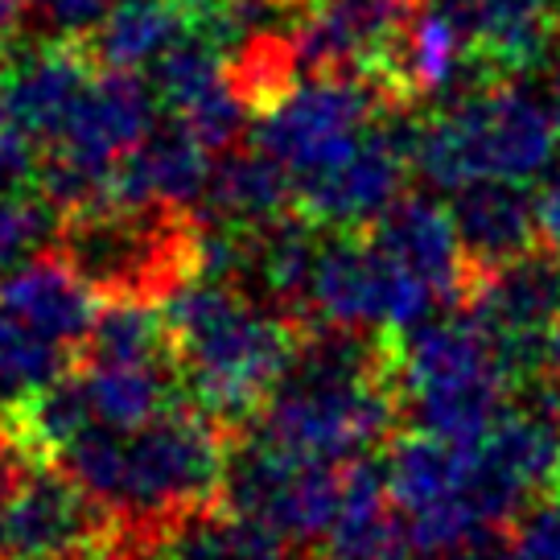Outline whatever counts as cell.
<instances>
[{
  "instance_id": "cell-1",
  "label": "cell",
  "mask_w": 560,
  "mask_h": 560,
  "mask_svg": "<svg viewBox=\"0 0 560 560\" xmlns=\"http://www.w3.org/2000/svg\"><path fill=\"white\" fill-rule=\"evenodd\" d=\"M231 433L194 400H177L137 433L91 424L54 462L116 511L132 544L198 508L223 503Z\"/></svg>"
},
{
  "instance_id": "cell-2",
  "label": "cell",
  "mask_w": 560,
  "mask_h": 560,
  "mask_svg": "<svg viewBox=\"0 0 560 560\" xmlns=\"http://www.w3.org/2000/svg\"><path fill=\"white\" fill-rule=\"evenodd\" d=\"M165 322L186 396L228 433L260 417L298 359V322L256 310L231 280H186L165 305Z\"/></svg>"
},
{
  "instance_id": "cell-3",
  "label": "cell",
  "mask_w": 560,
  "mask_h": 560,
  "mask_svg": "<svg viewBox=\"0 0 560 560\" xmlns=\"http://www.w3.org/2000/svg\"><path fill=\"white\" fill-rule=\"evenodd\" d=\"M557 140L560 124L540 95L494 83L417 120L412 165L433 186L457 194L482 177L524 182L544 174L557 158Z\"/></svg>"
},
{
  "instance_id": "cell-4",
  "label": "cell",
  "mask_w": 560,
  "mask_h": 560,
  "mask_svg": "<svg viewBox=\"0 0 560 560\" xmlns=\"http://www.w3.org/2000/svg\"><path fill=\"white\" fill-rule=\"evenodd\" d=\"M58 256L100 301H170L198 277V214L190 207H104L70 214Z\"/></svg>"
},
{
  "instance_id": "cell-5",
  "label": "cell",
  "mask_w": 560,
  "mask_h": 560,
  "mask_svg": "<svg viewBox=\"0 0 560 560\" xmlns=\"http://www.w3.org/2000/svg\"><path fill=\"white\" fill-rule=\"evenodd\" d=\"M404 412L417 429L470 445L503 412L511 380L470 314L420 317L400 330Z\"/></svg>"
},
{
  "instance_id": "cell-6",
  "label": "cell",
  "mask_w": 560,
  "mask_h": 560,
  "mask_svg": "<svg viewBox=\"0 0 560 560\" xmlns=\"http://www.w3.org/2000/svg\"><path fill=\"white\" fill-rule=\"evenodd\" d=\"M116 511L58 462L21 450L0 457V560H54L124 544Z\"/></svg>"
},
{
  "instance_id": "cell-7",
  "label": "cell",
  "mask_w": 560,
  "mask_h": 560,
  "mask_svg": "<svg viewBox=\"0 0 560 560\" xmlns=\"http://www.w3.org/2000/svg\"><path fill=\"white\" fill-rule=\"evenodd\" d=\"M387 107H400L380 83L359 74H310L256 120V149L277 158L298 182L347 158Z\"/></svg>"
},
{
  "instance_id": "cell-8",
  "label": "cell",
  "mask_w": 560,
  "mask_h": 560,
  "mask_svg": "<svg viewBox=\"0 0 560 560\" xmlns=\"http://www.w3.org/2000/svg\"><path fill=\"white\" fill-rule=\"evenodd\" d=\"M223 508L272 527L284 544H314L338 524L342 474H334L326 462L284 454L256 433L231 441Z\"/></svg>"
},
{
  "instance_id": "cell-9",
  "label": "cell",
  "mask_w": 560,
  "mask_h": 560,
  "mask_svg": "<svg viewBox=\"0 0 560 560\" xmlns=\"http://www.w3.org/2000/svg\"><path fill=\"white\" fill-rule=\"evenodd\" d=\"M433 305H441L438 293L387 256L368 231H338L317 252L310 322L400 334L433 314Z\"/></svg>"
},
{
  "instance_id": "cell-10",
  "label": "cell",
  "mask_w": 560,
  "mask_h": 560,
  "mask_svg": "<svg viewBox=\"0 0 560 560\" xmlns=\"http://www.w3.org/2000/svg\"><path fill=\"white\" fill-rule=\"evenodd\" d=\"M91 54L79 42H37V46H18L0 62V83L9 91V104L25 124V132L37 144H50L74 104L91 88Z\"/></svg>"
},
{
  "instance_id": "cell-11",
  "label": "cell",
  "mask_w": 560,
  "mask_h": 560,
  "mask_svg": "<svg viewBox=\"0 0 560 560\" xmlns=\"http://www.w3.org/2000/svg\"><path fill=\"white\" fill-rule=\"evenodd\" d=\"M368 235L387 256L420 277L441 305H462L470 293V260L457 240L454 214L429 198H396L368 228Z\"/></svg>"
},
{
  "instance_id": "cell-12",
  "label": "cell",
  "mask_w": 560,
  "mask_h": 560,
  "mask_svg": "<svg viewBox=\"0 0 560 560\" xmlns=\"http://www.w3.org/2000/svg\"><path fill=\"white\" fill-rule=\"evenodd\" d=\"M210 149L182 124L153 128L107 174V207H194L210 177Z\"/></svg>"
},
{
  "instance_id": "cell-13",
  "label": "cell",
  "mask_w": 560,
  "mask_h": 560,
  "mask_svg": "<svg viewBox=\"0 0 560 560\" xmlns=\"http://www.w3.org/2000/svg\"><path fill=\"white\" fill-rule=\"evenodd\" d=\"M450 214H454L457 240H462L474 277L540 244L536 202L520 182H508V177H482V182L462 186Z\"/></svg>"
},
{
  "instance_id": "cell-14",
  "label": "cell",
  "mask_w": 560,
  "mask_h": 560,
  "mask_svg": "<svg viewBox=\"0 0 560 560\" xmlns=\"http://www.w3.org/2000/svg\"><path fill=\"white\" fill-rule=\"evenodd\" d=\"M0 310L58 347H83L100 317V293L62 256L30 260L0 280Z\"/></svg>"
},
{
  "instance_id": "cell-15",
  "label": "cell",
  "mask_w": 560,
  "mask_h": 560,
  "mask_svg": "<svg viewBox=\"0 0 560 560\" xmlns=\"http://www.w3.org/2000/svg\"><path fill=\"white\" fill-rule=\"evenodd\" d=\"M293 210H298V194H293L289 170L252 144L247 153H228L210 170L198 219L228 223V228H268Z\"/></svg>"
},
{
  "instance_id": "cell-16",
  "label": "cell",
  "mask_w": 560,
  "mask_h": 560,
  "mask_svg": "<svg viewBox=\"0 0 560 560\" xmlns=\"http://www.w3.org/2000/svg\"><path fill=\"white\" fill-rule=\"evenodd\" d=\"M470 482L474 445H457V441L433 438V433L417 429V433L396 441L387 454V487H392V499L404 515L441 508V503H470L478 511ZM478 520H482V511H478Z\"/></svg>"
},
{
  "instance_id": "cell-17",
  "label": "cell",
  "mask_w": 560,
  "mask_h": 560,
  "mask_svg": "<svg viewBox=\"0 0 560 560\" xmlns=\"http://www.w3.org/2000/svg\"><path fill=\"white\" fill-rule=\"evenodd\" d=\"M140 548L149 560H284L289 544L272 527L235 515L223 503H210L165 524Z\"/></svg>"
},
{
  "instance_id": "cell-18",
  "label": "cell",
  "mask_w": 560,
  "mask_h": 560,
  "mask_svg": "<svg viewBox=\"0 0 560 560\" xmlns=\"http://www.w3.org/2000/svg\"><path fill=\"white\" fill-rule=\"evenodd\" d=\"M79 380H83L95 424L120 429V433H137L186 396L177 368H91L88 363L79 371Z\"/></svg>"
},
{
  "instance_id": "cell-19",
  "label": "cell",
  "mask_w": 560,
  "mask_h": 560,
  "mask_svg": "<svg viewBox=\"0 0 560 560\" xmlns=\"http://www.w3.org/2000/svg\"><path fill=\"white\" fill-rule=\"evenodd\" d=\"M79 350L91 368H177L170 322L153 301H112Z\"/></svg>"
},
{
  "instance_id": "cell-20",
  "label": "cell",
  "mask_w": 560,
  "mask_h": 560,
  "mask_svg": "<svg viewBox=\"0 0 560 560\" xmlns=\"http://www.w3.org/2000/svg\"><path fill=\"white\" fill-rule=\"evenodd\" d=\"M186 34V9L177 0H120L95 30V58L107 70H140Z\"/></svg>"
},
{
  "instance_id": "cell-21",
  "label": "cell",
  "mask_w": 560,
  "mask_h": 560,
  "mask_svg": "<svg viewBox=\"0 0 560 560\" xmlns=\"http://www.w3.org/2000/svg\"><path fill=\"white\" fill-rule=\"evenodd\" d=\"M58 375H67V347L0 310V408L30 400Z\"/></svg>"
},
{
  "instance_id": "cell-22",
  "label": "cell",
  "mask_w": 560,
  "mask_h": 560,
  "mask_svg": "<svg viewBox=\"0 0 560 560\" xmlns=\"http://www.w3.org/2000/svg\"><path fill=\"white\" fill-rule=\"evenodd\" d=\"M408 532L392 520V511L380 508L338 515L326 544L310 560H408Z\"/></svg>"
},
{
  "instance_id": "cell-23",
  "label": "cell",
  "mask_w": 560,
  "mask_h": 560,
  "mask_svg": "<svg viewBox=\"0 0 560 560\" xmlns=\"http://www.w3.org/2000/svg\"><path fill=\"white\" fill-rule=\"evenodd\" d=\"M58 219L62 214L42 194L30 198V194L0 186V264H18L30 252H37L54 235Z\"/></svg>"
},
{
  "instance_id": "cell-24",
  "label": "cell",
  "mask_w": 560,
  "mask_h": 560,
  "mask_svg": "<svg viewBox=\"0 0 560 560\" xmlns=\"http://www.w3.org/2000/svg\"><path fill=\"white\" fill-rule=\"evenodd\" d=\"M34 144L37 140L25 132V124L18 120V112L9 104V91L0 83V186L4 190H21L42 170L34 158Z\"/></svg>"
},
{
  "instance_id": "cell-25",
  "label": "cell",
  "mask_w": 560,
  "mask_h": 560,
  "mask_svg": "<svg viewBox=\"0 0 560 560\" xmlns=\"http://www.w3.org/2000/svg\"><path fill=\"white\" fill-rule=\"evenodd\" d=\"M511 548L515 560H560V499L520 511L511 527Z\"/></svg>"
},
{
  "instance_id": "cell-26",
  "label": "cell",
  "mask_w": 560,
  "mask_h": 560,
  "mask_svg": "<svg viewBox=\"0 0 560 560\" xmlns=\"http://www.w3.org/2000/svg\"><path fill=\"white\" fill-rule=\"evenodd\" d=\"M37 21L62 42H83L104 25L112 0H30Z\"/></svg>"
},
{
  "instance_id": "cell-27",
  "label": "cell",
  "mask_w": 560,
  "mask_h": 560,
  "mask_svg": "<svg viewBox=\"0 0 560 560\" xmlns=\"http://www.w3.org/2000/svg\"><path fill=\"white\" fill-rule=\"evenodd\" d=\"M524 392H527V404H536V408H544V412H552L560 420V330L548 338L540 375Z\"/></svg>"
},
{
  "instance_id": "cell-28",
  "label": "cell",
  "mask_w": 560,
  "mask_h": 560,
  "mask_svg": "<svg viewBox=\"0 0 560 560\" xmlns=\"http://www.w3.org/2000/svg\"><path fill=\"white\" fill-rule=\"evenodd\" d=\"M441 560H515V548H511V532L503 527H487L470 540L454 544L450 552H441Z\"/></svg>"
},
{
  "instance_id": "cell-29",
  "label": "cell",
  "mask_w": 560,
  "mask_h": 560,
  "mask_svg": "<svg viewBox=\"0 0 560 560\" xmlns=\"http://www.w3.org/2000/svg\"><path fill=\"white\" fill-rule=\"evenodd\" d=\"M536 214H540V244L560 252V177L544 190V198L536 202Z\"/></svg>"
},
{
  "instance_id": "cell-30",
  "label": "cell",
  "mask_w": 560,
  "mask_h": 560,
  "mask_svg": "<svg viewBox=\"0 0 560 560\" xmlns=\"http://www.w3.org/2000/svg\"><path fill=\"white\" fill-rule=\"evenodd\" d=\"M25 9H30V0H0V42H9L18 34Z\"/></svg>"
},
{
  "instance_id": "cell-31",
  "label": "cell",
  "mask_w": 560,
  "mask_h": 560,
  "mask_svg": "<svg viewBox=\"0 0 560 560\" xmlns=\"http://www.w3.org/2000/svg\"><path fill=\"white\" fill-rule=\"evenodd\" d=\"M544 104L560 124V50L552 54V67H548V79H544Z\"/></svg>"
},
{
  "instance_id": "cell-32",
  "label": "cell",
  "mask_w": 560,
  "mask_h": 560,
  "mask_svg": "<svg viewBox=\"0 0 560 560\" xmlns=\"http://www.w3.org/2000/svg\"><path fill=\"white\" fill-rule=\"evenodd\" d=\"M182 9H186V18H207L214 4H223V0H177Z\"/></svg>"
},
{
  "instance_id": "cell-33",
  "label": "cell",
  "mask_w": 560,
  "mask_h": 560,
  "mask_svg": "<svg viewBox=\"0 0 560 560\" xmlns=\"http://www.w3.org/2000/svg\"><path fill=\"white\" fill-rule=\"evenodd\" d=\"M9 445H13V438H9V429H4V417H0V457H4Z\"/></svg>"
},
{
  "instance_id": "cell-34",
  "label": "cell",
  "mask_w": 560,
  "mask_h": 560,
  "mask_svg": "<svg viewBox=\"0 0 560 560\" xmlns=\"http://www.w3.org/2000/svg\"><path fill=\"white\" fill-rule=\"evenodd\" d=\"M548 490H552V499H560V466H557V474H552V487Z\"/></svg>"
}]
</instances>
